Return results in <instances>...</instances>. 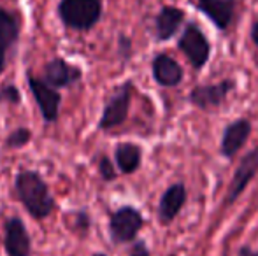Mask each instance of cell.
Listing matches in <instances>:
<instances>
[{"label":"cell","instance_id":"6da1fadb","mask_svg":"<svg viewBox=\"0 0 258 256\" xmlns=\"http://www.w3.org/2000/svg\"><path fill=\"white\" fill-rule=\"evenodd\" d=\"M13 193L35 221H44L56 207L49 185L34 168H20L14 176Z\"/></svg>","mask_w":258,"mask_h":256},{"label":"cell","instance_id":"7a4b0ae2","mask_svg":"<svg viewBox=\"0 0 258 256\" xmlns=\"http://www.w3.org/2000/svg\"><path fill=\"white\" fill-rule=\"evenodd\" d=\"M56 14L65 30L90 32L102 20L104 0H58Z\"/></svg>","mask_w":258,"mask_h":256},{"label":"cell","instance_id":"3957f363","mask_svg":"<svg viewBox=\"0 0 258 256\" xmlns=\"http://www.w3.org/2000/svg\"><path fill=\"white\" fill-rule=\"evenodd\" d=\"M144 223H146V219L139 209L134 205H121L109 214V239L116 246L134 244L143 230Z\"/></svg>","mask_w":258,"mask_h":256},{"label":"cell","instance_id":"277c9868","mask_svg":"<svg viewBox=\"0 0 258 256\" xmlns=\"http://www.w3.org/2000/svg\"><path fill=\"white\" fill-rule=\"evenodd\" d=\"M132 93H134L132 79H126L125 82L118 84L109 93V97L104 102V109L99 118V123H97V128L100 132H109V130L118 128L125 123L130 113Z\"/></svg>","mask_w":258,"mask_h":256},{"label":"cell","instance_id":"5b68a950","mask_svg":"<svg viewBox=\"0 0 258 256\" xmlns=\"http://www.w3.org/2000/svg\"><path fill=\"white\" fill-rule=\"evenodd\" d=\"M27 84L35 100V106H37L39 113H41L42 121L46 125L56 123L58 118H60V107H61L60 90L49 86L39 75H34L32 70L27 72Z\"/></svg>","mask_w":258,"mask_h":256},{"label":"cell","instance_id":"8992f818","mask_svg":"<svg viewBox=\"0 0 258 256\" xmlns=\"http://www.w3.org/2000/svg\"><path fill=\"white\" fill-rule=\"evenodd\" d=\"M177 48L188 58L191 67L195 70H202L209 62L211 56V44L206 34L201 30L195 21H190L184 27L183 34H181L179 41H177Z\"/></svg>","mask_w":258,"mask_h":256},{"label":"cell","instance_id":"52a82bcc","mask_svg":"<svg viewBox=\"0 0 258 256\" xmlns=\"http://www.w3.org/2000/svg\"><path fill=\"white\" fill-rule=\"evenodd\" d=\"M235 90V81L223 79L220 82H207V84H197L188 95V102L201 111H211L223 106L228 95Z\"/></svg>","mask_w":258,"mask_h":256},{"label":"cell","instance_id":"ba28073f","mask_svg":"<svg viewBox=\"0 0 258 256\" xmlns=\"http://www.w3.org/2000/svg\"><path fill=\"white\" fill-rule=\"evenodd\" d=\"M21 35V18L16 11L0 4V75L9 63V53L16 48Z\"/></svg>","mask_w":258,"mask_h":256},{"label":"cell","instance_id":"9c48e42d","mask_svg":"<svg viewBox=\"0 0 258 256\" xmlns=\"http://www.w3.org/2000/svg\"><path fill=\"white\" fill-rule=\"evenodd\" d=\"M42 79L56 90L72 88L83 81V70L61 56H53L42 67Z\"/></svg>","mask_w":258,"mask_h":256},{"label":"cell","instance_id":"30bf717a","mask_svg":"<svg viewBox=\"0 0 258 256\" xmlns=\"http://www.w3.org/2000/svg\"><path fill=\"white\" fill-rule=\"evenodd\" d=\"M2 244L6 256H32V237L20 216H9L4 221Z\"/></svg>","mask_w":258,"mask_h":256},{"label":"cell","instance_id":"8fae6325","mask_svg":"<svg viewBox=\"0 0 258 256\" xmlns=\"http://www.w3.org/2000/svg\"><path fill=\"white\" fill-rule=\"evenodd\" d=\"M190 4L221 32L230 28L237 13V0H190Z\"/></svg>","mask_w":258,"mask_h":256},{"label":"cell","instance_id":"7c38bea8","mask_svg":"<svg viewBox=\"0 0 258 256\" xmlns=\"http://www.w3.org/2000/svg\"><path fill=\"white\" fill-rule=\"evenodd\" d=\"M258 174V147L251 149L242 156L237 168L234 172L230 185H228L227 195H225V205H232L242 193L246 192L251 179Z\"/></svg>","mask_w":258,"mask_h":256},{"label":"cell","instance_id":"4fadbf2b","mask_svg":"<svg viewBox=\"0 0 258 256\" xmlns=\"http://www.w3.org/2000/svg\"><path fill=\"white\" fill-rule=\"evenodd\" d=\"M251 130V121L246 120V118H239V120L228 123L223 130V135H221V154L225 158H234L242 149V146L248 142Z\"/></svg>","mask_w":258,"mask_h":256},{"label":"cell","instance_id":"5bb4252c","mask_svg":"<svg viewBox=\"0 0 258 256\" xmlns=\"http://www.w3.org/2000/svg\"><path fill=\"white\" fill-rule=\"evenodd\" d=\"M188 198V192L186 186L183 183H174L170 185L165 192L162 193L158 202V211H156V216H158V221L162 225H169L174 219L177 218V214L181 212V209L184 207Z\"/></svg>","mask_w":258,"mask_h":256},{"label":"cell","instance_id":"9a60e30c","mask_svg":"<svg viewBox=\"0 0 258 256\" xmlns=\"http://www.w3.org/2000/svg\"><path fill=\"white\" fill-rule=\"evenodd\" d=\"M151 74L158 86L163 88H176L184 77L183 67L177 63V60H174L167 53H158L151 60Z\"/></svg>","mask_w":258,"mask_h":256},{"label":"cell","instance_id":"2e32d148","mask_svg":"<svg viewBox=\"0 0 258 256\" xmlns=\"http://www.w3.org/2000/svg\"><path fill=\"white\" fill-rule=\"evenodd\" d=\"M184 23V11L176 6H163L155 16V37L156 41H170L179 32Z\"/></svg>","mask_w":258,"mask_h":256},{"label":"cell","instance_id":"e0dca14e","mask_svg":"<svg viewBox=\"0 0 258 256\" xmlns=\"http://www.w3.org/2000/svg\"><path fill=\"white\" fill-rule=\"evenodd\" d=\"M114 163L119 174H134L143 163V147L134 142H119L114 147Z\"/></svg>","mask_w":258,"mask_h":256},{"label":"cell","instance_id":"ac0fdd59","mask_svg":"<svg viewBox=\"0 0 258 256\" xmlns=\"http://www.w3.org/2000/svg\"><path fill=\"white\" fill-rule=\"evenodd\" d=\"M69 230H72L74 233L81 237H86L92 228V216L86 209H76V211H69Z\"/></svg>","mask_w":258,"mask_h":256},{"label":"cell","instance_id":"d6986e66","mask_svg":"<svg viewBox=\"0 0 258 256\" xmlns=\"http://www.w3.org/2000/svg\"><path fill=\"white\" fill-rule=\"evenodd\" d=\"M32 137H34L32 130L28 127H25V125H20V127L11 130V132L6 135V139H4V147H6V149H11V151L23 149L25 146L30 144Z\"/></svg>","mask_w":258,"mask_h":256},{"label":"cell","instance_id":"ffe728a7","mask_svg":"<svg viewBox=\"0 0 258 256\" xmlns=\"http://www.w3.org/2000/svg\"><path fill=\"white\" fill-rule=\"evenodd\" d=\"M97 172H99V178L102 179L104 183H112V181H116L119 170L114 161H112L107 154L102 153L97 158Z\"/></svg>","mask_w":258,"mask_h":256},{"label":"cell","instance_id":"44dd1931","mask_svg":"<svg viewBox=\"0 0 258 256\" xmlns=\"http://www.w3.org/2000/svg\"><path fill=\"white\" fill-rule=\"evenodd\" d=\"M0 104L18 107L21 106V92L14 82H4L0 84Z\"/></svg>","mask_w":258,"mask_h":256},{"label":"cell","instance_id":"7402d4cb","mask_svg":"<svg viewBox=\"0 0 258 256\" xmlns=\"http://www.w3.org/2000/svg\"><path fill=\"white\" fill-rule=\"evenodd\" d=\"M118 56L123 62H128L132 56V39L125 34L118 35Z\"/></svg>","mask_w":258,"mask_h":256},{"label":"cell","instance_id":"603a6c76","mask_svg":"<svg viewBox=\"0 0 258 256\" xmlns=\"http://www.w3.org/2000/svg\"><path fill=\"white\" fill-rule=\"evenodd\" d=\"M128 256H151V253H150V247H148V244L144 242V240L137 239L136 242L132 244V247H130Z\"/></svg>","mask_w":258,"mask_h":256},{"label":"cell","instance_id":"cb8c5ba5","mask_svg":"<svg viewBox=\"0 0 258 256\" xmlns=\"http://www.w3.org/2000/svg\"><path fill=\"white\" fill-rule=\"evenodd\" d=\"M249 35H251V41H253V44H255V48L258 49V20L253 21L251 30H249Z\"/></svg>","mask_w":258,"mask_h":256},{"label":"cell","instance_id":"d4e9b609","mask_svg":"<svg viewBox=\"0 0 258 256\" xmlns=\"http://www.w3.org/2000/svg\"><path fill=\"white\" fill-rule=\"evenodd\" d=\"M237 256H258V251L253 249V247H249V246H242L241 249H239Z\"/></svg>","mask_w":258,"mask_h":256},{"label":"cell","instance_id":"484cf974","mask_svg":"<svg viewBox=\"0 0 258 256\" xmlns=\"http://www.w3.org/2000/svg\"><path fill=\"white\" fill-rule=\"evenodd\" d=\"M92 256H107V254H105V253H100V251H99V253H93Z\"/></svg>","mask_w":258,"mask_h":256}]
</instances>
